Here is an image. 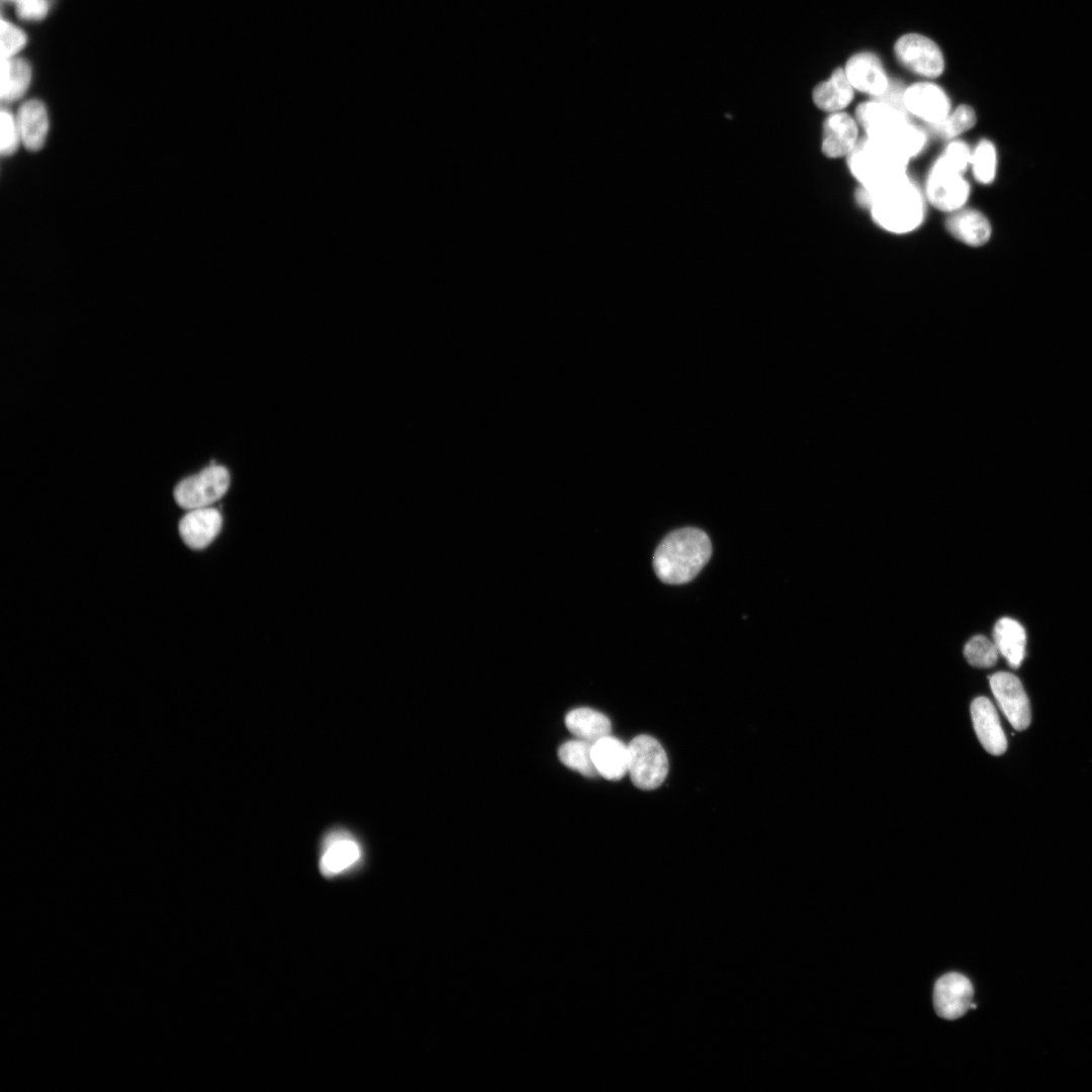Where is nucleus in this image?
<instances>
[{"instance_id": "1", "label": "nucleus", "mask_w": 1092, "mask_h": 1092, "mask_svg": "<svg viewBox=\"0 0 1092 1092\" xmlns=\"http://www.w3.org/2000/svg\"><path fill=\"white\" fill-rule=\"evenodd\" d=\"M856 199L870 209L875 223L889 233H910L924 218L923 196L908 176L874 191L859 187Z\"/></svg>"}, {"instance_id": "2", "label": "nucleus", "mask_w": 1092, "mask_h": 1092, "mask_svg": "<svg viewBox=\"0 0 1092 1092\" xmlns=\"http://www.w3.org/2000/svg\"><path fill=\"white\" fill-rule=\"evenodd\" d=\"M711 553V541L705 532L696 528L679 529L668 534L657 546L653 568L665 583H685L700 572Z\"/></svg>"}, {"instance_id": "3", "label": "nucleus", "mask_w": 1092, "mask_h": 1092, "mask_svg": "<svg viewBox=\"0 0 1092 1092\" xmlns=\"http://www.w3.org/2000/svg\"><path fill=\"white\" fill-rule=\"evenodd\" d=\"M855 117L868 138L894 147L909 159L926 144L925 131L911 123L907 113L880 99L860 103Z\"/></svg>"}, {"instance_id": "4", "label": "nucleus", "mask_w": 1092, "mask_h": 1092, "mask_svg": "<svg viewBox=\"0 0 1092 1092\" xmlns=\"http://www.w3.org/2000/svg\"><path fill=\"white\" fill-rule=\"evenodd\" d=\"M909 158L882 142L866 138L847 156L852 176L867 190H878L907 176Z\"/></svg>"}, {"instance_id": "5", "label": "nucleus", "mask_w": 1092, "mask_h": 1092, "mask_svg": "<svg viewBox=\"0 0 1092 1092\" xmlns=\"http://www.w3.org/2000/svg\"><path fill=\"white\" fill-rule=\"evenodd\" d=\"M668 772V758L661 744L649 735H638L628 744V774L634 786L658 788Z\"/></svg>"}, {"instance_id": "6", "label": "nucleus", "mask_w": 1092, "mask_h": 1092, "mask_svg": "<svg viewBox=\"0 0 1092 1092\" xmlns=\"http://www.w3.org/2000/svg\"><path fill=\"white\" fill-rule=\"evenodd\" d=\"M230 483L229 470L222 465L211 464L182 479L174 488V498L179 507L188 511L208 508L226 493Z\"/></svg>"}, {"instance_id": "7", "label": "nucleus", "mask_w": 1092, "mask_h": 1092, "mask_svg": "<svg viewBox=\"0 0 1092 1092\" xmlns=\"http://www.w3.org/2000/svg\"><path fill=\"white\" fill-rule=\"evenodd\" d=\"M963 174L938 157L926 179L925 194L928 201L942 211L953 212L961 209L970 195V185Z\"/></svg>"}, {"instance_id": "8", "label": "nucleus", "mask_w": 1092, "mask_h": 1092, "mask_svg": "<svg viewBox=\"0 0 1092 1092\" xmlns=\"http://www.w3.org/2000/svg\"><path fill=\"white\" fill-rule=\"evenodd\" d=\"M898 62L913 74L925 78H937L944 70V58L939 47L929 37L919 33H906L894 44Z\"/></svg>"}, {"instance_id": "9", "label": "nucleus", "mask_w": 1092, "mask_h": 1092, "mask_svg": "<svg viewBox=\"0 0 1092 1092\" xmlns=\"http://www.w3.org/2000/svg\"><path fill=\"white\" fill-rule=\"evenodd\" d=\"M992 693L1007 720L1016 730H1024L1030 725L1031 711L1029 700L1020 679L1013 673L999 671L989 679Z\"/></svg>"}, {"instance_id": "10", "label": "nucleus", "mask_w": 1092, "mask_h": 1092, "mask_svg": "<svg viewBox=\"0 0 1092 1092\" xmlns=\"http://www.w3.org/2000/svg\"><path fill=\"white\" fill-rule=\"evenodd\" d=\"M362 855V846L352 833L334 829L324 837L322 843L321 873L330 878L344 874L358 864Z\"/></svg>"}, {"instance_id": "11", "label": "nucleus", "mask_w": 1092, "mask_h": 1092, "mask_svg": "<svg viewBox=\"0 0 1092 1092\" xmlns=\"http://www.w3.org/2000/svg\"><path fill=\"white\" fill-rule=\"evenodd\" d=\"M904 106L907 113L934 124L950 112V101L944 90L931 82H918L905 88Z\"/></svg>"}, {"instance_id": "12", "label": "nucleus", "mask_w": 1092, "mask_h": 1092, "mask_svg": "<svg viewBox=\"0 0 1092 1092\" xmlns=\"http://www.w3.org/2000/svg\"><path fill=\"white\" fill-rule=\"evenodd\" d=\"M973 994V986L967 977L959 973L945 974L934 985L935 1011L942 1018L957 1019L971 1008Z\"/></svg>"}, {"instance_id": "13", "label": "nucleus", "mask_w": 1092, "mask_h": 1092, "mask_svg": "<svg viewBox=\"0 0 1092 1092\" xmlns=\"http://www.w3.org/2000/svg\"><path fill=\"white\" fill-rule=\"evenodd\" d=\"M844 72L853 89L874 98L881 96L889 86L890 80L881 60L870 52L851 56L845 64Z\"/></svg>"}, {"instance_id": "14", "label": "nucleus", "mask_w": 1092, "mask_h": 1092, "mask_svg": "<svg viewBox=\"0 0 1092 1092\" xmlns=\"http://www.w3.org/2000/svg\"><path fill=\"white\" fill-rule=\"evenodd\" d=\"M222 517L213 508L189 510L179 522V534L183 542L191 549L207 547L219 534Z\"/></svg>"}, {"instance_id": "15", "label": "nucleus", "mask_w": 1092, "mask_h": 1092, "mask_svg": "<svg viewBox=\"0 0 1092 1092\" xmlns=\"http://www.w3.org/2000/svg\"><path fill=\"white\" fill-rule=\"evenodd\" d=\"M973 725L978 739L987 752L1001 755L1007 749V740L992 702L985 697L976 698L971 705Z\"/></svg>"}, {"instance_id": "16", "label": "nucleus", "mask_w": 1092, "mask_h": 1092, "mask_svg": "<svg viewBox=\"0 0 1092 1092\" xmlns=\"http://www.w3.org/2000/svg\"><path fill=\"white\" fill-rule=\"evenodd\" d=\"M858 125L849 114L830 113L823 122L822 152L829 158L848 156L857 142Z\"/></svg>"}, {"instance_id": "17", "label": "nucleus", "mask_w": 1092, "mask_h": 1092, "mask_svg": "<svg viewBox=\"0 0 1092 1092\" xmlns=\"http://www.w3.org/2000/svg\"><path fill=\"white\" fill-rule=\"evenodd\" d=\"M15 115L22 146L29 152L40 151L50 132V116L46 104L38 99L26 100Z\"/></svg>"}, {"instance_id": "18", "label": "nucleus", "mask_w": 1092, "mask_h": 1092, "mask_svg": "<svg viewBox=\"0 0 1092 1092\" xmlns=\"http://www.w3.org/2000/svg\"><path fill=\"white\" fill-rule=\"evenodd\" d=\"M592 757L598 775L619 781L628 772V745L610 735L592 745Z\"/></svg>"}, {"instance_id": "19", "label": "nucleus", "mask_w": 1092, "mask_h": 1092, "mask_svg": "<svg viewBox=\"0 0 1092 1092\" xmlns=\"http://www.w3.org/2000/svg\"><path fill=\"white\" fill-rule=\"evenodd\" d=\"M945 225L952 237L971 247L983 246L992 234L988 218L979 210L970 208L951 212Z\"/></svg>"}, {"instance_id": "20", "label": "nucleus", "mask_w": 1092, "mask_h": 1092, "mask_svg": "<svg viewBox=\"0 0 1092 1092\" xmlns=\"http://www.w3.org/2000/svg\"><path fill=\"white\" fill-rule=\"evenodd\" d=\"M853 87L846 77L844 69H835L830 78L819 83L813 90V101L823 111L833 113L841 111L853 99Z\"/></svg>"}, {"instance_id": "21", "label": "nucleus", "mask_w": 1092, "mask_h": 1092, "mask_svg": "<svg viewBox=\"0 0 1092 1092\" xmlns=\"http://www.w3.org/2000/svg\"><path fill=\"white\" fill-rule=\"evenodd\" d=\"M993 642L1011 667L1020 666L1025 656L1026 633L1019 622L1008 617L998 620L994 626Z\"/></svg>"}, {"instance_id": "22", "label": "nucleus", "mask_w": 1092, "mask_h": 1092, "mask_svg": "<svg viewBox=\"0 0 1092 1092\" xmlns=\"http://www.w3.org/2000/svg\"><path fill=\"white\" fill-rule=\"evenodd\" d=\"M32 78L31 67L21 58L1 59L0 97L9 104L19 100L28 90Z\"/></svg>"}, {"instance_id": "23", "label": "nucleus", "mask_w": 1092, "mask_h": 1092, "mask_svg": "<svg viewBox=\"0 0 1092 1092\" xmlns=\"http://www.w3.org/2000/svg\"><path fill=\"white\" fill-rule=\"evenodd\" d=\"M569 732L579 739L594 743L610 735L611 722L603 713L590 708H576L565 716Z\"/></svg>"}, {"instance_id": "24", "label": "nucleus", "mask_w": 1092, "mask_h": 1092, "mask_svg": "<svg viewBox=\"0 0 1092 1092\" xmlns=\"http://www.w3.org/2000/svg\"><path fill=\"white\" fill-rule=\"evenodd\" d=\"M592 742L574 739L564 742L558 749L560 761L585 777L598 775L592 757Z\"/></svg>"}, {"instance_id": "25", "label": "nucleus", "mask_w": 1092, "mask_h": 1092, "mask_svg": "<svg viewBox=\"0 0 1092 1092\" xmlns=\"http://www.w3.org/2000/svg\"><path fill=\"white\" fill-rule=\"evenodd\" d=\"M976 121L977 116L974 109L967 104H962L952 112H949L943 120L929 124V127L934 133L943 139H952L971 129Z\"/></svg>"}, {"instance_id": "26", "label": "nucleus", "mask_w": 1092, "mask_h": 1092, "mask_svg": "<svg viewBox=\"0 0 1092 1092\" xmlns=\"http://www.w3.org/2000/svg\"><path fill=\"white\" fill-rule=\"evenodd\" d=\"M971 168L975 179L982 184L994 181L997 170V152L988 140H982L972 151Z\"/></svg>"}, {"instance_id": "27", "label": "nucleus", "mask_w": 1092, "mask_h": 1092, "mask_svg": "<svg viewBox=\"0 0 1092 1092\" xmlns=\"http://www.w3.org/2000/svg\"><path fill=\"white\" fill-rule=\"evenodd\" d=\"M964 654L971 665L986 668L996 663L999 651L993 641L977 635L967 642Z\"/></svg>"}, {"instance_id": "28", "label": "nucleus", "mask_w": 1092, "mask_h": 1092, "mask_svg": "<svg viewBox=\"0 0 1092 1092\" xmlns=\"http://www.w3.org/2000/svg\"><path fill=\"white\" fill-rule=\"evenodd\" d=\"M22 146L16 115L3 106L0 111V154L4 158L13 156Z\"/></svg>"}, {"instance_id": "29", "label": "nucleus", "mask_w": 1092, "mask_h": 1092, "mask_svg": "<svg viewBox=\"0 0 1092 1092\" xmlns=\"http://www.w3.org/2000/svg\"><path fill=\"white\" fill-rule=\"evenodd\" d=\"M26 43V35L19 27L4 18L0 23L1 59L16 57Z\"/></svg>"}, {"instance_id": "30", "label": "nucleus", "mask_w": 1092, "mask_h": 1092, "mask_svg": "<svg viewBox=\"0 0 1092 1092\" xmlns=\"http://www.w3.org/2000/svg\"><path fill=\"white\" fill-rule=\"evenodd\" d=\"M939 157L950 167L964 173L971 165L972 151L966 143L953 141Z\"/></svg>"}, {"instance_id": "31", "label": "nucleus", "mask_w": 1092, "mask_h": 1092, "mask_svg": "<svg viewBox=\"0 0 1092 1092\" xmlns=\"http://www.w3.org/2000/svg\"><path fill=\"white\" fill-rule=\"evenodd\" d=\"M14 4L16 14L23 20L35 21L47 16L50 0H3Z\"/></svg>"}]
</instances>
